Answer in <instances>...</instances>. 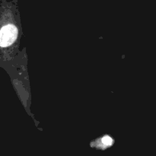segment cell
I'll list each match as a JSON object with an SVG mask.
<instances>
[{
  "label": "cell",
  "mask_w": 156,
  "mask_h": 156,
  "mask_svg": "<svg viewBox=\"0 0 156 156\" xmlns=\"http://www.w3.org/2000/svg\"><path fill=\"white\" fill-rule=\"evenodd\" d=\"M18 35V29L13 24L4 26L0 30V47H9L13 44Z\"/></svg>",
  "instance_id": "1"
},
{
  "label": "cell",
  "mask_w": 156,
  "mask_h": 156,
  "mask_svg": "<svg viewBox=\"0 0 156 156\" xmlns=\"http://www.w3.org/2000/svg\"><path fill=\"white\" fill-rule=\"evenodd\" d=\"M103 143H105V145H111L112 143V140H111V137L109 136H105L104 137L103 140H102Z\"/></svg>",
  "instance_id": "2"
}]
</instances>
